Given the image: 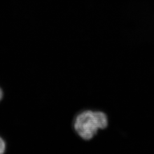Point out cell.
<instances>
[{
	"label": "cell",
	"instance_id": "cell-2",
	"mask_svg": "<svg viewBox=\"0 0 154 154\" xmlns=\"http://www.w3.org/2000/svg\"><path fill=\"white\" fill-rule=\"evenodd\" d=\"M6 145L4 140L0 137V154H4L5 151Z\"/></svg>",
	"mask_w": 154,
	"mask_h": 154
},
{
	"label": "cell",
	"instance_id": "cell-1",
	"mask_svg": "<svg viewBox=\"0 0 154 154\" xmlns=\"http://www.w3.org/2000/svg\"><path fill=\"white\" fill-rule=\"evenodd\" d=\"M108 126V118L100 111H85L77 116L74 127L78 135L85 140H89L96 135L99 129Z\"/></svg>",
	"mask_w": 154,
	"mask_h": 154
}]
</instances>
